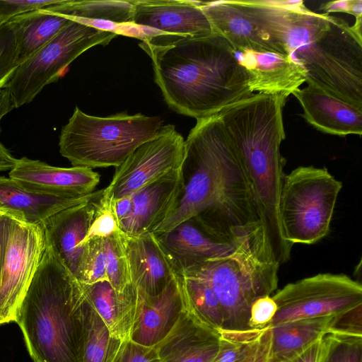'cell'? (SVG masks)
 Wrapping results in <instances>:
<instances>
[{"instance_id": "cell-1", "label": "cell", "mask_w": 362, "mask_h": 362, "mask_svg": "<svg viewBox=\"0 0 362 362\" xmlns=\"http://www.w3.org/2000/svg\"><path fill=\"white\" fill-rule=\"evenodd\" d=\"M180 189L166 232L193 218L211 236L233 242L262 228L250 187L218 114L197 119L185 141Z\"/></svg>"}, {"instance_id": "cell-2", "label": "cell", "mask_w": 362, "mask_h": 362, "mask_svg": "<svg viewBox=\"0 0 362 362\" xmlns=\"http://www.w3.org/2000/svg\"><path fill=\"white\" fill-rule=\"evenodd\" d=\"M139 45L151 59L165 101L180 115L209 117L254 93L235 50L215 33L197 38L156 33Z\"/></svg>"}, {"instance_id": "cell-3", "label": "cell", "mask_w": 362, "mask_h": 362, "mask_svg": "<svg viewBox=\"0 0 362 362\" xmlns=\"http://www.w3.org/2000/svg\"><path fill=\"white\" fill-rule=\"evenodd\" d=\"M286 100L279 95L254 93L218 114L249 182L272 255L279 265L289 259L292 247L283 238L279 214L285 175L280 146L286 136Z\"/></svg>"}, {"instance_id": "cell-4", "label": "cell", "mask_w": 362, "mask_h": 362, "mask_svg": "<svg viewBox=\"0 0 362 362\" xmlns=\"http://www.w3.org/2000/svg\"><path fill=\"white\" fill-rule=\"evenodd\" d=\"M86 300L81 284L46 244L14 321L34 362H83Z\"/></svg>"}, {"instance_id": "cell-5", "label": "cell", "mask_w": 362, "mask_h": 362, "mask_svg": "<svg viewBox=\"0 0 362 362\" xmlns=\"http://www.w3.org/2000/svg\"><path fill=\"white\" fill-rule=\"evenodd\" d=\"M279 267L259 231L238 240L229 255L178 274L201 279L211 287L223 311L221 330L244 332L251 329L248 322L252 303L276 289Z\"/></svg>"}, {"instance_id": "cell-6", "label": "cell", "mask_w": 362, "mask_h": 362, "mask_svg": "<svg viewBox=\"0 0 362 362\" xmlns=\"http://www.w3.org/2000/svg\"><path fill=\"white\" fill-rule=\"evenodd\" d=\"M162 126L159 117L121 112L101 117L76 107L62 128L59 152L73 166L117 168L138 146L155 136Z\"/></svg>"}, {"instance_id": "cell-7", "label": "cell", "mask_w": 362, "mask_h": 362, "mask_svg": "<svg viewBox=\"0 0 362 362\" xmlns=\"http://www.w3.org/2000/svg\"><path fill=\"white\" fill-rule=\"evenodd\" d=\"M291 57L306 72V83L362 109V38L344 19L329 25Z\"/></svg>"}, {"instance_id": "cell-8", "label": "cell", "mask_w": 362, "mask_h": 362, "mask_svg": "<svg viewBox=\"0 0 362 362\" xmlns=\"http://www.w3.org/2000/svg\"><path fill=\"white\" fill-rule=\"evenodd\" d=\"M341 187L326 168L300 166L285 175L279 202L284 240L292 246L325 237Z\"/></svg>"}, {"instance_id": "cell-9", "label": "cell", "mask_w": 362, "mask_h": 362, "mask_svg": "<svg viewBox=\"0 0 362 362\" xmlns=\"http://www.w3.org/2000/svg\"><path fill=\"white\" fill-rule=\"evenodd\" d=\"M115 31L73 19L52 40L19 64L6 86L13 107L30 103L48 84L92 47L105 46L117 37Z\"/></svg>"}, {"instance_id": "cell-10", "label": "cell", "mask_w": 362, "mask_h": 362, "mask_svg": "<svg viewBox=\"0 0 362 362\" xmlns=\"http://www.w3.org/2000/svg\"><path fill=\"white\" fill-rule=\"evenodd\" d=\"M277 310L267 327L338 315L362 305V286L343 274H318L286 285L272 296Z\"/></svg>"}, {"instance_id": "cell-11", "label": "cell", "mask_w": 362, "mask_h": 362, "mask_svg": "<svg viewBox=\"0 0 362 362\" xmlns=\"http://www.w3.org/2000/svg\"><path fill=\"white\" fill-rule=\"evenodd\" d=\"M185 140L173 124L163 125L157 134L138 146L116 168L104 192L112 199L130 195L181 168Z\"/></svg>"}, {"instance_id": "cell-12", "label": "cell", "mask_w": 362, "mask_h": 362, "mask_svg": "<svg viewBox=\"0 0 362 362\" xmlns=\"http://www.w3.org/2000/svg\"><path fill=\"white\" fill-rule=\"evenodd\" d=\"M45 249L42 224L28 223L13 217L0 274V325L15 321Z\"/></svg>"}, {"instance_id": "cell-13", "label": "cell", "mask_w": 362, "mask_h": 362, "mask_svg": "<svg viewBox=\"0 0 362 362\" xmlns=\"http://www.w3.org/2000/svg\"><path fill=\"white\" fill-rule=\"evenodd\" d=\"M103 189L91 199L66 208L43 221L45 243L76 279L86 251L85 238Z\"/></svg>"}, {"instance_id": "cell-14", "label": "cell", "mask_w": 362, "mask_h": 362, "mask_svg": "<svg viewBox=\"0 0 362 362\" xmlns=\"http://www.w3.org/2000/svg\"><path fill=\"white\" fill-rule=\"evenodd\" d=\"M9 177L21 187L37 193L64 197L90 194L100 182L93 169L73 166L55 167L27 157L17 159Z\"/></svg>"}, {"instance_id": "cell-15", "label": "cell", "mask_w": 362, "mask_h": 362, "mask_svg": "<svg viewBox=\"0 0 362 362\" xmlns=\"http://www.w3.org/2000/svg\"><path fill=\"white\" fill-rule=\"evenodd\" d=\"M132 25L149 28L157 33L185 37L210 35L212 28L200 1L185 0H132Z\"/></svg>"}, {"instance_id": "cell-16", "label": "cell", "mask_w": 362, "mask_h": 362, "mask_svg": "<svg viewBox=\"0 0 362 362\" xmlns=\"http://www.w3.org/2000/svg\"><path fill=\"white\" fill-rule=\"evenodd\" d=\"M137 289V301L129 339L154 346L171 331L185 309L180 276L176 274L157 296Z\"/></svg>"}, {"instance_id": "cell-17", "label": "cell", "mask_w": 362, "mask_h": 362, "mask_svg": "<svg viewBox=\"0 0 362 362\" xmlns=\"http://www.w3.org/2000/svg\"><path fill=\"white\" fill-rule=\"evenodd\" d=\"M180 168L130 194L129 214L119 222L127 236H139L153 230L173 212L180 189Z\"/></svg>"}, {"instance_id": "cell-18", "label": "cell", "mask_w": 362, "mask_h": 362, "mask_svg": "<svg viewBox=\"0 0 362 362\" xmlns=\"http://www.w3.org/2000/svg\"><path fill=\"white\" fill-rule=\"evenodd\" d=\"M177 274L204 262L231 254L236 243L219 240L204 231L193 218L155 234Z\"/></svg>"}, {"instance_id": "cell-19", "label": "cell", "mask_w": 362, "mask_h": 362, "mask_svg": "<svg viewBox=\"0 0 362 362\" xmlns=\"http://www.w3.org/2000/svg\"><path fill=\"white\" fill-rule=\"evenodd\" d=\"M235 52L249 77L252 93L287 98L306 81L305 69L291 56L274 52Z\"/></svg>"}, {"instance_id": "cell-20", "label": "cell", "mask_w": 362, "mask_h": 362, "mask_svg": "<svg viewBox=\"0 0 362 362\" xmlns=\"http://www.w3.org/2000/svg\"><path fill=\"white\" fill-rule=\"evenodd\" d=\"M122 240L132 284L149 296L160 293L177 273L156 235L123 233Z\"/></svg>"}, {"instance_id": "cell-21", "label": "cell", "mask_w": 362, "mask_h": 362, "mask_svg": "<svg viewBox=\"0 0 362 362\" xmlns=\"http://www.w3.org/2000/svg\"><path fill=\"white\" fill-rule=\"evenodd\" d=\"M300 103L302 117L317 130L344 136L362 134V109L308 85L292 93Z\"/></svg>"}, {"instance_id": "cell-22", "label": "cell", "mask_w": 362, "mask_h": 362, "mask_svg": "<svg viewBox=\"0 0 362 362\" xmlns=\"http://www.w3.org/2000/svg\"><path fill=\"white\" fill-rule=\"evenodd\" d=\"M219 333L185 308L168 335L154 346L161 362H209L219 348Z\"/></svg>"}, {"instance_id": "cell-23", "label": "cell", "mask_w": 362, "mask_h": 362, "mask_svg": "<svg viewBox=\"0 0 362 362\" xmlns=\"http://www.w3.org/2000/svg\"><path fill=\"white\" fill-rule=\"evenodd\" d=\"M200 7L213 33L226 40L235 51L276 53L238 1H200Z\"/></svg>"}, {"instance_id": "cell-24", "label": "cell", "mask_w": 362, "mask_h": 362, "mask_svg": "<svg viewBox=\"0 0 362 362\" xmlns=\"http://www.w3.org/2000/svg\"><path fill=\"white\" fill-rule=\"evenodd\" d=\"M97 193L81 197L42 194L21 187L10 177L0 176V211L28 223L40 224L54 214L86 202Z\"/></svg>"}, {"instance_id": "cell-25", "label": "cell", "mask_w": 362, "mask_h": 362, "mask_svg": "<svg viewBox=\"0 0 362 362\" xmlns=\"http://www.w3.org/2000/svg\"><path fill=\"white\" fill-rule=\"evenodd\" d=\"M81 285L110 334L122 341L129 339L136 307V288L133 285L126 292L119 293L107 280Z\"/></svg>"}, {"instance_id": "cell-26", "label": "cell", "mask_w": 362, "mask_h": 362, "mask_svg": "<svg viewBox=\"0 0 362 362\" xmlns=\"http://www.w3.org/2000/svg\"><path fill=\"white\" fill-rule=\"evenodd\" d=\"M336 316L302 319L268 327L269 362H286L303 351L329 330Z\"/></svg>"}, {"instance_id": "cell-27", "label": "cell", "mask_w": 362, "mask_h": 362, "mask_svg": "<svg viewBox=\"0 0 362 362\" xmlns=\"http://www.w3.org/2000/svg\"><path fill=\"white\" fill-rule=\"evenodd\" d=\"M72 20L42 9L11 18L17 35L18 64L47 44Z\"/></svg>"}, {"instance_id": "cell-28", "label": "cell", "mask_w": 362, "mask_h": 362, "mask_svg": "<svg viewBox=\"0 0 362 362\" xmlns=\"http://www.w3.org/2000/svg\"><path fill=\"white\" fill-rule=\"evenodd\" d=\"M219 348L209 362H269L268 327L244 332L220 330Z\"/></svg>"}, {"instance_id": "cell-29", "label": "cell", "mask_w": 362, "mask_h": 362, "mask_svg": "<svg viewBox=\"0 0 362 362\" xmlns=\"http://www.w3.org/2000/svg\"><path fill=\"white\" fill-rule=\"evenodd\" d=\"M45 12L76 20H100L119 25H133L134 5L132 1L60 0Z\"/></svg>"}, {"instance_id": "cell-30", "label": "cell", "mask_w": 362, "mask_h": 362, "mask_svg": "<svg viewBox=\"0 0 362 362\" xmlns=\"http://www.w3.org/2000/svg\"><path fill=\"white\" fill-rule=\"evenodd\" d=\"M185 308L198 321L218 332L223 325L221 304L211 287L204 280L178 274Z\"/></svg>"}, {"instance_id": "cell-31", "label": "cell", "mask_w": 362, "mask_h": 362, "mask_svg": "<svg viewBox=\"0 0 362 362\" xmlns=\"http://www.w3.org/2000/svg\"><path fill=\"white\" fill-rule=\"evenodd\" d=\"M83 362H112L122 341L113 337L87 298Z\"/></svg>"}, {"instance_id": "cell-32", "label": "cell", "mask_w": 362, "mask_h": 362, "mask_svg": "<svg viewBox=\"0 0 362 362\" xmlns=\"http://www.w3.org/2000/svg\"><path fill=\"white\" fill-rule=\"evenodd\" d=\"M122 235L121 232L103 239L107 279L115 291L119 293L126 292L133 286Z\"/></svg>"}, {"instance_id": "cell-33", "label": "cell", "mask_w": 362, "mask_h": 362, "mask_svg": "<svg viewBox=\"0 0 362 362\" xmlns=\"http://www.w3.org/2000/svg\"><path fill=\"white\" fill-rule=\"evenodd\" d=\"M320 362H362V336L329 330Z\"/></svg>"}, {"instance_id": "cell-34", "label": "cell", "mask_w": 362, "mask_h": 362, "mask_svg": "<svg viewBox=\"0 0 362 362\" xmlns=\"http://www.w3.org/2000/svg\"><path fill=\"white\" fill-rule=\"evenodd\" d=\"M86 254L76 279L81 284L107 280L106 258L103 238L88 240Z\"/></svg>"}, {"instance_id": "cell-35", "label": "cell", "mask_w": 362, "mask_h": 362, "mask_svg": "<svg viewBox=\"0 0 362 362\" xmlns=\"http://www.w3.org/2000/svg\"><path fill=\"white\" fill-rule=\"evenodd\" d=\"M18 65L15 27L11 21L0 22V89L6 87Z\"/></svg>"}, {"instance_id": "cell-36", "label": "cell", "mask_w": 362, "mask_h": 362, "mask_svg": "<svg viewBox=\"0 0 362 362\" xmlns=\"http://www.w3.org/2000/svg\"><path fill=\"white\" fill-rule=\"evenodd\" d=\"M119 223L116 217L112 199L107 195L103 190L100 197L94 216L89 228L84 243L92 238H106L121 233Z\"/></svg>"}, {"instance_id": "cell-37", "label": "cell", "mask_w": 362, "mask_h": 362, "mask_svg": "<svg viewBox=\"0 0 362 362\" xmlns=\"http://www.w3.org/2000/svg\"><path fill=\"white\" fill-rule=\"evenodd\" d=\"M112 362H161L154 346H146L130 339L122 341Z\"/></svg>"}, {"instance_id": "cell-38", "label": "cell", "mask_w": 362, "mask_h": 362, "mask_svg": "<svg viewBox=\"0 0 362 362\" xmlns=\"http://www.w3.org/2000/svg\"><path fill=\"white\" fill-rule=\"evenodd\" d=\"M60 0H0V21H7L21 14L43 9Z\"/></svg>"}, {"instance_id": "cell-39", "label": "cell", "mask_w": 362, "mask_h": 362, "mask_svg": "<svg viewBox=\"0 0 362 362\" xmlns=\"http://www.w3.org/2000/svg\"><path fill=\"white\" fill-rule=\"evenodd\" d=\"M277 307L270 296L260 297L252 304L248 325L250 329L267 327L276 314Z\"/></svg>"}, {"instance_id": "cell-40", "label": "cell", "mask_w": 362, "mask_h": 362, "mask_svg": "<svg viewBox=\"0 0 362 362\" xmlns=\"http://www.w3.org/2000/svg\"><path fill=\"white\" fill-rule=\"evenodd\" d=\"M362 305L336 316L329 330L362 336Z\"/></svg>"}, {"instance_id": "cell-41", "label": "cell", "mask_w": 362, "mask_h": 362, "mask_svg": "<svg viewBox=\"0 0 362 362\" xmlns=\"http://www.w3.org/2000/svg\"><path fill=\"white\" fill-rule=\"evenodd\" d=\"M320 9L324 11L326 14L334 12L346 13L353 15L356 18L362 16V1L344 0L329 1L321 5Z\"/></svg>"}, {"instance_id": "cell-42", "label": "cell", "mask_w": 362, "mask_h": 362, "mask_svg": "<svg viewBox=\"0 0 362 362\" xmlns=\"http://www.w3.org/2000/svg\"><path fill=\"white\" fill-rule=\"evenodd\" d=\"M324 335L286 362H320L325 351Z\"/></svg>"}, {"instance_id": "cell-43", "label": "cell", "mask_w": 362, "mask_h": 362, "mask_svg": "<svg viewBox=\"0 0 362 362\" xmlns=\"http://www.w3.org/2000/svg\"><path fill=\"white\" fill-rule=\"evenodd\" d=\"M13 217L6 214L0 221V274L4 266Z\"/></svg>"}, {"instance_id": "cell-44", "label": "cell", "mask_w": 362, "mask_h": 362, "mask_svg": "<svg viewBox=\"0 0 362 362\" xmlns=\"http://www.w3.org/2000/svg\"><path fill=\"white\" fill-rule=\"evenodd\" d=\"M17 158L0 142V172L11 170L16 165Z\"/></svg>"}, {"instance_id": "cell-45", "label": "cell", "mask_w": 362, "mask_h": 362, "mask_svg": "<svg viewBox=\"0 0 362 362\" xmlns=\"http://www.w3.org/2000/svg\"><path fill=\"white\" fill-rule=\"evenodd\" d=\"M14 108L10 94L6 88L0 89V134L3 117Z\"/></svg>"}, {"instance_id": "cell-46", "label": "cell", "mask_w": 362, "mask_h": 362, "mask_svg": "<svg viewBox=\"0 0 362 362\" xmlns=\"http://www.w3.org/2000/svg\"><path fill=\"white\" fill-rule=\"evenodd\" d=\"M6 214L3 212L0 211V221L2 220V218L4 217Z\"/></svg>"}, {"instance_id": "cell-47", "label": "cell", "mask_w": 362, "mask_h": 362, "mask_svg": "<svg viewBox=\"0 0 362 362\" xmlns=\"http://www.w3.org/2000/svg\"><path fill=\"white\" fill-rule=\"evenodd\" d=\"M0 22H1V21H0Z\"/></svg>"}]
</instances>
